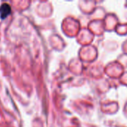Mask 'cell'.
<instances>
[{
  "mask_svg": "<svg viewBox=\"0 0 127 127\" xmlns=\"http://www.w3.org/2000/svg\"><path fill=\"white\" fill-rule=\"evenodd\" d=\"M11 13L10 6L8 4H2L0 7V18L1 19L7 17Z\"/></svg>",
  "mask_w": 127,
  "mask_h": 127,
  "instance_id": "6da1fadb",
  "label": "cell"
}]
</instances>
